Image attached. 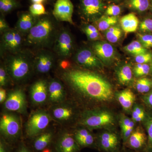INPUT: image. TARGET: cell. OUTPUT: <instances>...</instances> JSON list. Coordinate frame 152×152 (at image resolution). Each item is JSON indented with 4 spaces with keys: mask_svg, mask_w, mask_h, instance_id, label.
Wrapping results in <instances>:
<instances>
[{
    "mask_svg": "<svg viewBox=\"0 0 152 152\" xmlns=\"http://www.w3.org/2000/svg\"><path fill=\"white\" fill-rule=\"evenodd\" d=\"M16 0H0V11L3 14L8 13L18 7Z\"/></svg>",
    "mask_w": 152,
    "mask_h": 152,
    "instance_id": "31",
    "label": "cell"
},
{
    "mask_svg": "<svg viewBox=\"0 0 152 152\" xmlns=\"http://www.w3.org/2000/svg\"><path fill=\"white\" fill-rule=\"evenodd\" d=\"M139 30L142 33H152V18H146L140 23Z\"/></svg>",
    "mask_w": 152,
    "mask_h": 152,
    "instance_id": "36",
    "label": "cell"
},
{
    "mask_svg": "<svg viewBox=\"0 0 152 152\" xmlns=\"http://www.w3.org/2000/svg\"><path fill=\"white\" fill-rule=\"evenodd\" d=\"M83 31L86 34L87 38L89 40L95 42V41L101 40L102 39V36L101 35L100 32H94L86 30H83Z\"/></svg>",
    "mask_w": 152,
    "mask_h": 152,
    "instance_id": "42",
    "label": "cell"
},
{
    "mask_svg": "<svg viewBox=\"0 0 152 152\" xmlns=\"http://www.w3.org/2000/svg\"><path fill=\"white\" fill-rule=\"evenodd\" d=\"M122 30L126 34L135 32L137 30L140 21L134 13H130L124 15L120 20Z\"/></svg>",
    "mask_w": 152,
    "mask_h": 152,
    "instance_id": "22",
    "label": "cell"
},
{
    "mask_svg": "<svg viewBox=\"0 0 152 152\" xmlns=\"http://www.w3.org/2000/svg\"><path fill=\"white\" fill-rule=\"evenodd\" d=\"M0 152H9L7 147L1 140L0 142Z\"/></svg>",
    "mask_w": 152,
    "mask_h": 152,
    "instance_id": "48",
    "label": "cell"
},
{
    "mask_svg": "<svg viewBox=\"0 0 152 152\" xmlns=\"http://www.w3.org/2000/svg\"><path fill=\"white\" fill-rule=\"evenodd\" d=\"M51 118L50 114L42 110L33 113L26 125L28 135L32 137L41 134L48 126Z\"/></svg>",
    "mask_w": 152,
    "mask_h": 152,
    "instance_id": "5",
    "label": "cell"
},
{
    "mask_svg": "<svg viewBox=\"0 0 152 152\" xmlns=\"http://www.w3.org/2000/svg\"><path fill=\"white\" fill-rule=\"evenodd\" d=\"M114 118L110 113L106 111H91L85 114L80 123L90 129H97L113 124Z\"/></svg>",
    "mask_w": 152,
    "mask_h": 152,
    "instance_id": "6",
    "label": "cell"
},
{
    "mask_svg": "<svg viewBox=\"0 0 152 152\" xmlns=\"http://www.w3.org/2000/svg\"><path fill=\"white\" fill-rule=\"evenodd\" d=\"M80 147L74 136L68 133L60 136L56 145L57 152H79Z\"/></svg>",
    "mask_w": 152,
    "mask_h": 152,
    "instance_id": "18",
    "label": "cell"
},
{
    "mask_svg": "<svg viewBox=\"0 0 152 152\" xmlns=\"http://www.w3.org/2000/svg\"><path fill=\"white\" fill-rule=\"evenodd\" d=\"M125 5L131 11L142 14L149 10L150 0H125Z\"/></svg>",
    "mask_w": 152,
    "mask_h": 152,
    "instance_id": "23",
    "label": "cell"
},
{
    "mask_svg": "<svg viewBox=\"0 0 152 152\" xmlns=\"http://www.w3.org/2000/svg\"><path fill=\"white\" fill-rule=\"evenodd\" d=\"M9 28L8 25L7 23L5 20L3 18L1 17L0 19V31L1 33H4L7 30H9Z\"/></svg>",
    "mask_w": 152,
    "mask_h": 152,
    "instance_id": "45",
    "label": "cell"
},
{
    "mask_svg": "<svg viewBox=\"0 0 152 152\" xmlns=\"http://www.w3.org/2000/svg\"><path fill=\"white\" fill-rule=\"evenodd\" d=\"M31 1L33 4H42L46 0H31Z\"/></svg>",
    "mask_w": 152,
    "mask_h": 152,
    "instance_id": "50",
    "label": "cell"
},
{
    "mask_svg": "<svg viewBox=\"0 0 152 152\" xmlns=\"http://www.w3.org/2000/svg\"><path fill=\"white\" fill-rule=\"evenodd\" d=\"M0 130L7 138L17 137L20 131V124L18 117L11 114L3 115L0 121Z\"/></svg>",
    "mask_w": 152,
    "mask_h": 152,
    "instance_id": "9",
    "label": "cell"
},
{
    "mask_svg": "<svg viewBox=\"0 0 152 152\" xmlns=\"http://www.w3.org/2000/svg\"><path fill=\"white\" fill-rule=\"evenodd\" d=\"M121 28L116 25L109 28L105 31V36L107 40L111 43L118 42L122 36Z\"/></svg>",
    "mask_w": 152,
    "mask_h": 152,
    "instance_id": "28",
    "label": "cell"
},
{
    "mask_svg": "<svg viewBox=\"0 0 152 152\" xmlns=\"http://www.w3.org/2000/svg\"><path fill=\"white\" fill-rule=\"evenodd\" d=\"M152 61V54L148 52L135 56V61L137 64H148Z\"/></svg>",
    "mask_w": 152,
    "mask_h": 152,
    "instance_id": "38",
    "label": "cell"
},
{
    "mask_svg": "<svg viewBox=\"0 0 152 152\" xmlns=\"http://www.w3.org/2000/svg\"><path fill=\"white\" fill-rule=\"evenodd\" d=\"M136 88L139 93L145 94L148 92L152 88V80L146 77L138 79L136 81Z\"/></svg>",
    "mask_w": 152,
    "mask_h": 152,
    "instance_id": "30",
    "label": "cell"
},
{
    "mask_svg": "<svg viewBox=\"0 0 152 152\" xmlns=\"http://www.w3.org/2000/svg\"><path fill=\"white\" fill-rule=\"evenodd\" d=\"M5 67L9 76L15 81L23 80L34 68V58L20 51L12 54L6 59Z\"/></svg>",
    "mask_w": 152,
    "mask_h": 152,
    "instance_id": "3",
    "label": "cell"
},
{
    "mask_svg": "<svg viewBox=\"0 0 152 152\" xmlns=\"http://www.w3.org/2000/svg\"><path fill=\"white\" fill-rule=\"evenodd\" d=\"M95 142V138L91 133L86 137L77 142L80 146L82 147H90L92 146Z\"/></svg>",
    "mask_w": 152,
    "mask_h": 152,
    "instance_id": "40",
    "label": "cell"
},
{
    "mask_svg": "<svg viewBox=\"0 0 152 152\" xmlns=\"http://www.w3.org/2000/svg\"><path fill=\"white\" fill-rule=\"evenodd\" d=\"M127 53L136 56L138 55L147 53V50L145 48L139 41H134L124 48Z\"/></svg>",
    "mask_w": 152,
    "mask_h": 152,
    "instance_id": "29",
    "label": "cell"
},
{
    "mask_svg": "<svg viewBox=\"0 0 152 152\" xmlns=\"http://www.w3.org/2000/svg\"><path fill=\"white\" fill-rule=\"evenodd\" d=\"M151 72V66L148 64H137L133 69V72L136 77L147 75Z\"/></svg>",
    "mask_w": 152,
    "mask_h": 152,
    "instance_id": "32",
    "label": "cell"
},
{
    "mask_svg": "<svg viewBox=\"0 0 152 152\" xmlns=\"http://www.w3.org/2000/svg\"><path fill=\"white\" fill-rule=\"evenodd\" d=\"M48 99L52 103L61 104L64 100L66 93L64 88L61 82L53 79L48 84Z\"/></svg>",
    "mask_w": 152,
    "mask_h": 152,
    "instance_id": "16",
    "label": "cell"
},
{
    "mask_svg": "<svg viewBox=\"0 0 152 152\" xmlns=\"http://www.w3.org/2000/svg\"><path fill=\"white\" fill-rule=\"evenodd\" d=\"M9 76L5 67L1 66L0 68V86L1 87L6 86L7 83Z\"/></svg>",
    "mask_w": 152,
    "mask_h": 152,
    "instance_id": "41",
    "label": "cell"
},
{
    "mask_svg": "<svg viewBox=\"0 0 152 152\" xmlns=\"http://www.w3.org/2000/svg\"><path fill=\"white\" fill-rule=\"evenodd\" d=\"M55 64V57L48 50L39 51L34 58V68L40 74H46L51 70Z\"/></svg>",
    "mask_w": 152,
    "mask_h": 152,
    "instance_id": "13",
    "label": "cell"
},
{
    "mask_svg": "<svg viewBox=\"0 0 152 152\" xmlns=\"http://www.w3.org/2000/svg\"><path fill=\"white\" fill-rule=\"evenodd\" d=\"M151 73L152 74V61H151Z\"/></svg>",
    "mask_w": 152,
    "mask_h": 152,
    "instance_id": "53",
    "label": "cell"
},
{
    "mask_svg": "<svg viewBox=\"0 0 152 152\" xmlns=\"http://www.w3.org/2000/svg\"><path fill=\"white\" fill-rule=\"evenodd\" d=\"M148 143V138L143 131L137 129L132 133L126 143L132 149L136 151L146 150Z\"/></svg>",
    "mask_w": 152,
    "mask_h": 152,
    "instance_id": "20",
    "label": "cell"
},
{
    "mask_svg": "<svg viewBox=\"0 0 152 152\" xmlns=\"http://www.w3.org/2000/svg\"><path fill=\"white\" fill-rule=\"evenodd\" d=\"M26 101L24 93L21 90L11 92L4 103L5 108L10 111L23 113L26 111Z\"/></svg>",
    "mask_w": 152,
    "mask_h": 152,
    "instance_id": "14",
    "label": "cell"
},
{
    "mask_svg": "<svg viewBox=\"0 0 152 152\" xmlns=\"http://www.w3.org/2000/svg\"><path fill=\"white\" fill-rule=\"evenodd\" d=\"M150 9L149 10L151 11L152 13V0H150Z\"/></svg>",
    "mask_w": 152,
    "mask_h": 152,
    "instance_id": "51",
    "label": "cell"
},
{
    "mask_svg": "<svg viewBox=\"0 0 152 152\" xmlns=\"http://www.w3.org/2000/svg\"><path fill=\"white\" fill-rule=\"evenodd\" d=\"M107 7L103 0H80L79 12L86 21L94 23L104 15Z\"/></svg>",
    "mask_w": 152,
    "mask_h": 152,
    "instance_id": "4",
    "label": "cell"
},
{
    "mask_svg": "<svg viewBox=\"0 0 152 152\" xmlns=\"http://www.w3.org/2000/svg\"><path fill=\"white\" fill-rule=\"evenodd\" d=\"M7 95L5 90L1 87L0 89V102L2 103L7 99Z\"/></svg>",
    "mask_w": 152,
    "mask_h": 152,
    "instance_id": "47",
    "label": "cell"
},
{
    "mask_svg": "<svg viewBox=\"0 0 152 152\" xmlns=\"http://www.w3.org/2000/svg\"><path fill=\"white\" fill-rule=\"evenodd\" d=\"M58 34L53 19L48 16H41L37 18L35 24L27 35L26 42L28 45L34 48H46L55 42Z\"/></svg>",
    "mask_w": 152,
    "mask_h": 152,
    "instance_id": "2",
    "label": "cell"
},
{
    "mask_svg": "<svg viewBox=\"0 0 152 152\" xmlns=\"http://www.w3.org/2000/svg\"><path fill=\"white\" fill-rule=\"evenodd\" d=\"M29 12L34 16H42L47 14L45 8L42 4H33L29 7Z\"/></svg>",
    "mask_w": 152,
    "mask_h": 152,
    "instance_id": "33",
    "label": "cell"
},
{
    "mask_svg": "<svg viewBox=\"0 0 152 152\" xmlns=\"http://www.w3.org/2000/svg\"><path fill=\"white\" fill-rule=\"evenodd\" d=\"M73 12L74 6L71 0H57L54 6L53 14L57 20L68 22L73 25Z\"/></svg>",
    "mask_w": 152,
    "mask_h": 152,
    "instance_id": "12",
    "label": "cell"
},
{
    "mask_svg": "<svg viewBox=\"0 0 152 152\" xmlns=\"http://www.w3.org/2000/svg\"><path fill=\"white\" fill-rule=\"evenodd\" d=\"M52 108L51 117L58 122L66 123L69 121L74 115V111L72 107L66 104H57Z\"/></svg>",
    "mask_w": 152,
    "mask_h": 152,
    "instance_id": "19",
    "label": "cell"
},
{
    "mask_svg": "<svg viewBox=\"0 0 152 152\" xmlns=\"http://www.w3.org/2000/svg\"><path fill=\"white\" fill-rule=\"evenodd\" d=\"M56 54L62 59L70 58L74 50V41L71 33L66 29H62L58 33L54 42Z\"/></svg>",
    "mask_w": 152,
    "mask_h": 152,
    "instance_id": "7",
    "label": "cell"
},
{
    "mask_svg": "<svg viewBox=\"0 0 152 152\" xmlns=\"http://www.w3.org/2000/svg\"><path fill=\"white\" fill-rule=\"evenodd\" d=\"M118 21V17L109 16L104 15L94 23L95 26L99 31H105L109 28L116 25Z\"/></svg>",
    "mask_w": 152,
    "mask_h": 152,
    "instance_id": "27",
    "label": "cell"
},
{
    "mask_svg": "<svg viewBox=\"0 0 152 152\" xmlns=\"http://www.w3.org/2000/svg\"><path fill=\"white\" fill-rule=\"evenodd\" d=\"M108 1H110L113 2L117 3L118 2L121 1L122 0H107Z\"/></svg>",
    "mask_w": 152,
    "mask_h": 152,
    "instance_id": "52",
    "label": "cell"
},
{
    "mask_svg": "<svg viewBox=\"0 0 152 152\" xmlns=\"http://www.w3.org/2000/svg\"><path fill=\"white\" fill-rule=\"evenodd\" d=\"M91 49L103 64H110L116 58V51L110 43L102 40L95 41Z\"/></svg>",
    "mask_w": 152,
    "mask_h": 152,
    "instance_id": "8",
    "label": "cell"
},
{
    "mask_svg": "<svg viewBox=\"0 0 152 152\" xmlns=\"http://www.w3.org/2000/svg\"><path fill=\"white\" fill-rule=\"evenodd\" d=\"M145 125L148 133V143L146 151V152H152V116L148 118Z\"/></svg>",
    "mask_w": 152,
    "mask_h": 152,
    "instance_id": "34",
    "label": "cell"
},
{
    "mask_svg": "<svg viewBox=\"0 0 152 152\" xmlns=\"http://www.w3.org/2000/svg\"><path fill=\"white\" fill-rule=\"evenodd\" d=\"M122 9L118 5L111 4L107 7L104 15L109 16L118 17L121 14Z\"/></svg>",
    "mask_w": 152,
    "mask_h": 152,
    "instance_id": "37",
    "label": "cell"
},
{
    "mask_svg": "<svg viewBox=\"0 0 152 152\" xmlns=\"http://www.w3.org/2000/svg\"><path fill=\"white\" fill-rule=\"evenodd\" d=\"M53 133L48 132L41 133L37 136L34 142V147L37 151H43L50 145L53 139Z\"/></svg>",
    "mask_w": 152,
    "mask_h": 152,
    "instance_id": "26",
    "label": "cell"
},
{
    "mask_svg": "<svg viewBox=\"0 0 152 152\" xmlns=\"http://www.w3.org/2000/svg\"><path fill=\"white\" fill-rule=\"evenodd\" d=\"M37 18L34 16L29 12H24L19 16L15 29L24 35H27L35 24Z\"/></svg>",
    "mask_w": 152,
    "mask_h": 152,
    "instance_id": "21",
    "label": "cell"
},
{
    "mask_svg": "<svg viewBox=\"0 0 152 152\" xmlns=\"http://www.w3.org/2000/svg\"><path fill=\"white\" fill-rule=\"evenodd\" d=\"M139 42L145 48H152V35L149 34H138L137 35Z\"/></svg>",
    "mask_w": 152,
    "mask_h": 152,
    "instance_id": "35",
    "label": "cell"
},
{
    "mask_svg": "<svg viewBox=\"0 0 152 152\" xmlns=\"http://www.w3.org/2000/svg\"><path fill=\"white\" fill-rule=\"evenodd\" d=\"M18 152H29V151L26 147L23 146H22L20 148Z\"/></svg>",
    "mask_w": 152,
    "mask_h": 152,
    "instance_id": "49",
    "label": "cell"
},
{
    "mask_svg": "<svg viewBox=\"0 0 152 152\" xmlns=\"http://www.w3.org/2000/svg\"><path fill=\"white\" fill-rule=\"evenodd\" d=\"M134 122L127 117H123L121 121V126L122 131L124 130L129 127L134 128Z\"/></svg>",
    "mask_w": 152,
    "mask_h": 152,
    "instance_id": "43",
    "label": "cell"
},
{
    "mask_svg": "<svg viewBox=\"0 0 152 152\" xmlns=\"http://www.w3.org/2000/svg\"><path fill=\"white\" fill-rule=\"evenodd\" d=\"M61 77L71 90L86 99L108 102L113 98L112 85L103 77L94 72L75 68L68 69L63 71Z\"/></svg>",
    "mask_w": 152,
    "mask_h": 152,
    "instance_id": "1",
    "label": "cell"
},
{
    "mask_svg": "<svg viewBox=\"0 0 152 152\" xmlns=\"http://www.w3.org/2000/svg\"><path fill=\"white\" fill-rule=\"evenodd\" d=\"M132 116L133 120L135 121H141L145 118V112L140 107L136 106L133 110Z\"/></svg>",
    "mask_w": 152,
    "mask_h": 152,
    "instance_id": "39",
    "label": "cell"
},
{
    "mask_svg": "<svg viewBox=\"0 0 152 152\" xmlns=\"http://www.w3.org/2000/svg\"><path fill=\"white\" fill-rule=\"evenodd\" d=\"M144 100L146 104L152 108V91L145 97Z\"/></svg>",
    "mask_w": 152,
    "mask_h": 152,
    "instance_id": "46",
    "label": "cell"
},
{
    "mask_svg": "<svg viewBox=\"0 0 152 152\" xmlns=\"http://www.w3.org/2000/svg\"><path fill=\"white\" fill-rule=\"evenodd\" d=\"M31 99L36 104L45 103L48 97V84L45 81L39 80L33 84L31 89Z\"/></svg>",
    "mask_w": 152,
    "mask_h": 152,
    "instance_id": "17",
    "label": "cell"
},
{
    "mask_svg": "<svg viewBox=\"0 0 152 152\" xmlns=\"http://www.w3.org/2000/svg\"><path fill=\"white\" fill-rule=\"evenodd\" d=\"M118 99L123 108L129 110L132 106L135 99V97L131 90L127 89L118 94Z\"/></svg>",
    "mask_w": 152,
    "mask_h": 152,
    "instance_id": "25",
    "label": "cell"
},
{
    "mask_svg": "<svg viewBox=\"0 0 152 152\" xmlns=\"http://www.w3.org/2000/svg\"><path fill=\"white\" fill-rule=\"evenodd\" d=\"M75 60L79 65L89 69H100L103 64L93 50L88 48L79 50L75 55Z\"/></svg>",
    "mask_w": 152,
    "mask_h": 152,
    "instance_id": "10",
    "label": "cell"
},
{
    "mask_svg": "<svg viewBox=\"0 0 152 152\" xmlns=\"http://www.w3.org/2000/svg\"><path fill=\"white\" fill-rule=\"evenodd\" d=\"M89 131L86 129H81L77 131L74 137L77 142L81 140L86 137L90 134Z\"/></svg>",
    "mask_w": 152,
    "mask_h": 152,
    "instance_id": "44",
    "label": "cell"
},
{
    "mask_svg": "<svg viewBox=\"0 0 152 152\" xmlns=\"http://www.w3.org/2000/svg\"><path fill=\"white\" fill-rule=\"evenodd\" d=\"M117 78L120 83L127 86L130 83L133 78V72L130 64H125L120 66L117 73Z\"/></svg>",
    "mask_w": 152,
    "mask_h": 152,
    "instance_id": "24",
    "label": "cell"
},
{
    "mask_svg": "<svg viewBox=\"0 0 152 152\" xmlns=\"http://www.w3.org/2000/svg\"><path fill=\"white\" fill-rule=\"evenodd\" d=\"M98 146L105 152H118L120 141L115 133L105 132L101 134L97 139Z\"/></svg>",
    "mask_w": 152,
    "mask_h": 152,
    "instance_id": "15",
    "label": "cell"
},
{
    "mask_svg": "<svg viewBox=\"0 0 152 152\" xmlns=\"http://www.w3.org/2000/svg\"><path fill=\"white\" fill-rule=\"evenodd\" d=\"M23 42V34L15 29H9L3 33L2 46L12 53L20 52Z\"/></svg>",
    "mask_w": 152,
    "mask_h": 152,
    "instance_id": "11",
    "label": "cell"
}]
</instances>
